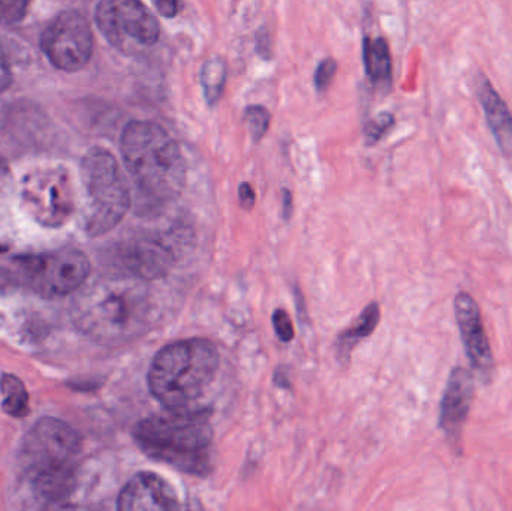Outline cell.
Returning <instances> with one entry per match:
<instances>
[{"label":"cell","instance_id":"6da1fadb","mask_svg":"<svg viewBox=\"0 0 512 511\" xmlns=\"http://www.w3.org/2000/svg\"><path fill=\"white\" fill-rule=\"evenodd\" d=\"M152 299L135 276H107L78 290L72 321L83 335L102 345H120L143 335L152 320Z\"/></svg>","mask_w":512,"mask_h":511},{"label":"cell","instance_id":"7a4b0ae2","mask_svg":"<svg viewBox=\"0 0 512 511\" xmlns=\"http://www.w3.org/2000/svg\"><path fill=\"white\" fill-rule=\"evenodd\" d=\"M132 435L149 458L177 470L204 476L212 468L213 428L207 410H168L141 420Z\"/></svg>","mask_w":512,"mask_h":511},{"label":"cell","instance_id":"3957f363","mask_svg":"<svg viewBox=\"0 0 512 511\" xmlns=\"http://www.w3.org/2000/svg\"><path fill=\"white\" fill-rule=\"evenodd\" d=\"M80 434L68 423L42 417L21 443L20 461L36 497L45 503H59L74 491Z\"/></svg>","mask_w":512,"mask_h":511},{"label":"cell","instance_id":"277c9868","mask_svg":"<svg viewBox=\"0 0 512 511\" xmlns=\"http://www.w3.org/2000/svg\"><path fill=\"white\" fill-rule=\"evenodd\" d=\"M120 150L135 185L147 198L167 203L180 197L186 183L185 158L162 126L147 120L128 123Z\"/></svg>","mask_w":512,"mask_h":511},{"label":"cell","instance_id":"5b68a950","mask_svg":"<svg viewBox=\"0 0 512 511\" xmlns=\"http://www.w3.org/2000/svg\"><path fill=\"white\" fill-rule=\"evenodd\" d=\"M219 368L218 348L206 339H186L162 348L150 366V392L167 410H189L203 398Z\"/></svg>","mask_w":512,"mask_h":511},{"label":"cell","instance_id":"8992f818","mask_svg":"<svg viewBox=\"0 0 512 511\" xmlns=\"http://www.w3.org/2000/svg\"><path fill=\"white\" fill-rule=\"evenodd\" d=\"M86 204L83 227L90 237L104 236L117 227L131 207L128 183L116 158L102 147H93L81 161Z\"/></svg>","mask_w":512,"mask_h":511},{"label":"cell","instance_id":"52a82bcc","mask_svg":"<svg viewBox=\"0 0 512 511\" xmlns=\"http://www.w3.org/2000/svg\"><path fill=\"white\" fill-rule=\"evenodd\" d=\"M17 279L44 297H63L86 284L90 261L77 248H62L48 254L24 255L14 260Z\"/></svg>","mask_w":512,"mask_h":511},{"label":"cell","instance_id":"ba28073f","mask_svg":"<svg viewBox=\"0 0 512 511\" xmlns=\"http://www.w3.org/2000/svg\"><path fill=\"white\" fill-rule=\"evenodd\" d=\"M99 32L123 54H137L159 39V23L140 0H101L96 6Z\"/></svg>","mask_w":512,"mask_h":511},{"label":"cell","instance_id":"9c48e42d","mask_svg":"<svg viewBox=\"0 0 512 511\" xmlns=\"http://www.w3.org/2000/svg\"><path fill=\"white\" fill-rule=\"evenodd\" d=\"M21 203L27 215L42 227L65 225L75 210L72 179L65 168H39L27 174L21 185Z\"/></svg>","mask_w":512,"mask_h":511},{"label":"cell","instance_id":"30bf717a","mask_svg":"<svg viewBox=\"0 0 512 511\" xmlns=\"http://www.w3.org/2000/svg\"><path fill=\"white\" fill-rule=\"evenodd\" d=\"M41 48L60 71H81L92 59V27L80 12H60L42 32Z\"/></svg>","mask_w":512,"mask_h":511},{"label":"cell","instance_id":"8fae6325","mask_svg":"<svg viewBox=\"0 0 512 511\" xmlns=\"http://www.w3.org/2000/svg\"><path fill=\"white\" fill-rule=\"evenodd\" d=\"M119 263L128 275L141 281L164 278L177 261L173 242L164 236H141L120 246Z\"/></svg>","mask_w":512,"mask_h":511},{"label":"cell","instance_id":"7c38bea8","mask_svg":"<svg viewBox=\"0 0 512 511\" xmlns=\"http://www.w3.org/2000/svg\"><path fill=\"white\" fill-rule=\"evenodd\" d=\"M454 309H456L457 324H459L469 362L474 366L475 371L480 372L484 377H489L495 362H493L492 348L484 329L480 306L471 294L459 293L454 302Z\"/></svg>","mask_w":512,"mask_h":511},{"label":"cell","instance_id":"4fadbf2b","mask_svg":"<svg viewBox=\"0 0 512 511\" xmlns=\"http://www.w3.org/2000/svg\"><path fill=\"white\" fill-rule=\"evenodd\" d=\"M117 509L122 511H171L180 509L170 485L153 473H140L120 492Z\"/></svg>","mask_w":512,"mask_h":511},{"label":"cell","instance_id":"5bb4252c","mask_svg":"<svg viewBox=\"0 0 512 511\" xmlns=\"http://www.w3.org/2000/svg\"><path fill=\"white\" fill-rule=\"evenodd\" d=\"M475 383L471 372L456 368L451 372L441 404V425L450 440L459 441L474 401Z\"/></svg>","mask_w":512,"mask_h":511},{"label":"cell","instance_id":"9a60e30c","mask_svg":"<svg viewBox=\"0 0 512 511\" xmlns=\"http://www.w3.org/2000/svg\"><path fill=\"white\" fill-rule=\"evenodd\" d=\"M478 96L486 113L487 123L493 137L505 152H512V114L504 99L496 92L489 80L481 78Z\"/></svg>","mask_w":512,"mask_h":511},{"label":"cell","instance_id":"2e32d148","mask_svg":"<svg viewBox=\"0 0 512 511\" xmlns=\"http://www.w3.org/2000/svg\"><path fill=\"white\" fill-rule=\"evenodd\" d=\"M364 68L376 87H390L393 77L390 48L384 38H366L363 42Z\"/></svg>","mask_w":512,"mask_h":511},{"label":"cell","instance_id":"e0dca14e","mask_svg":"<svg viewBox=\"0 0 512 511\" xmlns=\"http://www.w3.org/2000/svg\"><path fill=\"white\" fill-rule=\"evenodd\" d=\"M379 318H381L379 306L376 305V303L367 306L363 314L358 318L357 323L349 327L348 330H345V333L339 336V342H337V345H339V354L348 356L352 348H354L358 342L372 335L373 330H375L376 326L379 324Z\"/></svg>","mask_w":512,"mask_h":511},{"label":"cell","instance_id":"ac0fdd59","mask_svg":"<svg viewBox=\"0 0 512 511\" xmlns=\"http://www.w3.org/2000/svg\"><path fill=\"white\" fill-rule=\"evenodd\" d=\"M227 81V63L221 57H213L204 63L200 72V83L203 87L204 98L210 107L218 104L224 92Z\"/></svg>","mask_w":512,"mask_h":511},{"label":"cell","instance_id":"d6986e66","mask_svg":"<svg viewBox=\"0 0 512 511\" xmlns=\"http://www.w3.org/2000/svg\"><path fill=\"white\" fill-rule=\"evenodd\" d=\"M2 387V408L12 417H24L29 413V395L20 378L15 375H3L0 381Z\"/></svg>","mask_w":512,"mask_h":511},{"label":"cell","instance_id":"ffe728a7","mask_svg":"<svg viewBox=\"0 0 512 511\" xmlns=\"http://www.w3.org/2000/svg\"><path fill=\"white\" fill-rule=\"evenodd\" d=\"M245 123L252 140L259 141L267 134L268 126H270V113L261 105H252V107L246 108Z\"/></svg>","mask_w":512,"mask_h":511},{"label":"cell","instance_id":"44dd1931","mask_svg":"<svg viewBox=\"0 0 512 511\" xmlns=\"http://www.w3.org/2000/svg\"><path fill=\"white\" fill-rule=\"evenodd\" d=\"M33 0H0V23L11 26L26 17Z\"/></svg>","mask_w":512,"mask_h":511},{"label":"cell","instance_id":"7402d4cb","mask_svg":"<svg viewBox=\"0 0 512 511\" xmlns=\"http://www.w3.org/2000/svg\"><path fill=\"white\" fill-rule=\"evenodd\" d=\"M394 125V116L390 113H381L378 116L373 117L372 120H369L366 126V140L367 143L373 144L378 143L385 134H387L388 129Z\"/></svg>","mask_w":512,"mask_h":511},{"label":"cell","instance_id":"603a6c76","mask_svg":"<svg viewBox=\"0 0 512 511\" xmlns=\"http://www.w3.org/2000/svg\"><path fill=\"white\" fill-rule=\"evenodd\" d=\"M337 62L334 59H325L319 63L315 71V87L318 92H324L328 89L333 78L336 77Z\"/></svg>","mask_w":512,"mask_h":511},{"label":"cell","instance_id":"cb8c5ba5","mask_svg":"<svg viewBox=\"0 0 512 511\" xmlns=\"http://www.w3.org/2000/svg\"><path fill=\"white\" fill-rule=\"evenodd\" d=\"M273 327L280 341L291 342L292 339H294L295 333L291 317H289L288 312L283 311V309H277V311L274 312Z\"/></svg>","mask_w":512,"mask_h":511},{"label":"cell","instance_id":"d4e9b609","mask_svg":"<svg viewBox=\"0 0 512 511\" xmlns=\"http://www.w3.org/2000/svg\"><path fill=\"white\" fill-rule=\"evenodd\" d=\"M12 83V69L5 50L0 47V93L5 92Z\"/></svg>","mask_w":512,"mask_h":511},{"label":"cell","instance_id":"484cf974","mask_svg":"<svg viewBox=\"0 0 512 511\" xmlns=\"http://www.w3.org/2000/svg\"><path fill=\"white\" fill-rule=\"evenodd\" d=\"M152 2L162 17L173 18L180 12V0H152Z\"/></svg>","mask_w":512,"mask_h":511},{"label":"cell","instance_id":"4316f807","mask_svg":"<svg viewBox=\"0 0 512 511\" xmlns=\"http://www.w3.org/2000/svg\"><path fill=\"white\" fill-rule=\"evenodd\" d=\"M240 204L243 209L252 210L256 203V194L254 188L249 183H242L239 189Z\"/></svg>","mask_w":512,"mask_h":511},{"label":"cell","instance_id":"83f0119b","mask_svg":"<svg viewBox=\"0 0 512 511\" xmlns=\"http://www.w3.org/2000/svg\"><path fill=\"white\" fill-rule=\"evenodd\" d=\"M17 282L18 279L15 273H12L11 270L0 266V290H2V288L9 287V285L17 284Z\"/></svg>","mask_w":512,"mask_h":511},{"label":"cell","instance_id":"f1b7e54d","mask_svg":"<svg viewBox=\"0 0 512 511\" xmlns=\"http://www.w3.org/2000/svg\"><path fill=\"white\" fill-rule=\"evenodd\" d=\"M292 213V195L289 191H283V215L286 219H289Z\"/></svg>","mask_w":512,"mask_h":511},{"label":"cell","instance_id":"f546056e","mask_svg":"<svg viewBox=\"0 0 512 511\" xmlns=\"http://www.w3.org/2000/svg\"><path fill=\"white\" fill-rule=\"evenodd\" d=\"M6 177H8V167H6L5 161L0 158V194L5 188Z\"/></svg>","mask_w":512,"mask_h":511}]
</instances>
